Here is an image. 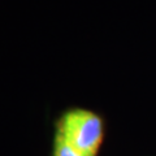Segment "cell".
<instances>
[{"instance_id":"2","label":"cell","mask_w":156,"mask_h":156,"mask_svg":"<svg viewBox=\"0 0 156 156\" xmlns=\"http://www.w3.org/2000/svg\"><path fill=\"white\" fill-rule=\"evenodd\" d=\"M52 156H83V155L78 152L76 148H73L60 134L55 131L53 143H52Z\"/></svg>"},{"instance_id":"1","label":"cell","mask_w":156,"mask_h":156,"mask_svg":"<svg viewBox=\"0 0 156 156\" xmlns=\"http://www.w3.org/2000/svg\"><path fill=\"white\" fill-rule=\"evenodd\" d=\"M55 131L83 156H98L104 139V121L90 109L70 108L55 121Z\"/></svg>"}]
</instances>
